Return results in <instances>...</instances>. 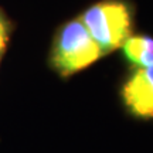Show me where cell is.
Returning a JSON list of instances; mask_svg holds the SVG:
<instances>
[{"instance_id": "obj_1", "label": "cell", "mask_w": 153, "mask_h": 153, "mask_svg": "<svg viewBox=\"0 0 153 153\" xmlns=\"http://www.w3.org/2000/svg\"><path fill=\"white\" fill-rule=\"evenodd\" d=\"M101 57L104 53L78 17L64 23L54 34L48 64L61 78H68L92 65Z\"/></svg>"}, {"instance_id": "obj_2", "label": "cell", "mask_w": 153, "mask_h": 153, "mask_svg": "<svg viewBox=\"0 0 153 153\" xmlns=\"http://www.w3.org/2000/svg\"><path fill=\"white\" fill-rule=\"evenodd\" d=\"M94 41L105 54L122 47L132 33L129 6L119 0H105L89 6L79 17Z\"/></svg>"}, {"instance_id": "obj_3", "label": "cell", "mask_w": 153, "mask_h": 153, "mask_svg": "<svg viewBox=\"0 0 153 153\" xmlns=\"http://www.w3.org/2000/svg\"><path fill=\"white\" fill-rule=\"evenodd\" d=\"M120 101L132 118L153 119V65L136 68L120 88Z\"/></svg>"}, {"instance_id": "obj_4", "label": "cell", "mask_w": 153, "mask_h": 153, "mask_svg": "<svg viewBox=\"0 0 153 153\" xmlns=\"http://www.w3.org/2000/svg\"><path fill=\"white\" fill-rule=\"evenodd\" d=\"M122 50L126 60L137 68L153 65V37L150 36H131L122 44Z\"/></svg>"}, {"instance_id": "obj_5", "label": "cell", "mask_w": 153, "mask_h": 153, "mask_svg": "<svg viewBox=\"0 0 153 153\" xmlns=\"http://www.w3.org/2000/svg\"><path fill=\"white\" fill-rule=\"evenodd\" d=\"M11 36V23L4 14V11L0 9V54L3 55L4 50L7 48V44Z\"/></svg>"}, {"instance_id": "obj_6", "label": "cell", "mask_w": 153, "mask_h": 153, "mask_svg": "<svg viewBox=\"0 0 153 153\" xmlns=\"http://www.w3.org/2000/svg\"><path fill=\"white\" fill-rule=\"evenodd\" d=\"M0 61H1V54H0Z\"/></svg>"}]
</instances>
